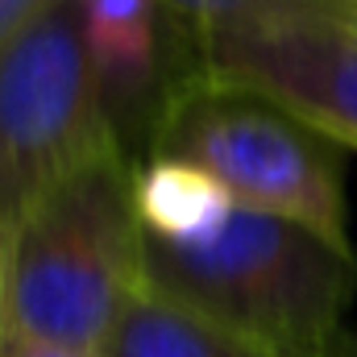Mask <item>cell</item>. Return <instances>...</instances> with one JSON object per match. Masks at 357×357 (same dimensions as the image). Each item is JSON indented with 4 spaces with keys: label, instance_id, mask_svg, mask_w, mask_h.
<instances>
[{
    "label": "cell",
    "instance_id": "3",
    "mask_svg": "<svg viewBox=\"0 0 357 357\" xmlns=\"http://www.w3.org/2000/svg\"><path fill=\"white\" fill-rule=\"evenodd\" d=\"M150 158L183 162L229 191L233 204L295 220L354 250L341 146L262 91L187 67L154 108Z\"/></svg>",
    "mask_w": 357,
    "mask_h": 357
},
{
    "label": "cell",
    "instance_id": "6",
    "mask_svg": "<svg viewBox=\"0 0 357 357\" xmlns=\"http://www.w3.org/2000/svg\"><path fill=\"white\" fill-rule=\"evenodd\" d=\"M96 357H270L250 341L183 312L175 303L150 295L146 287L125 303L108 341Z\"/></svg>",
    "mask_w": 357,
    "mask_h": 357
},
{
    "label": "cell",
    "instance_id": "4",
    "mask_svg": "<svg viewBox=\"0 0 357 357\" xmlns=\"http://www.w3.org/2000/svg\"><path fill=\"white\" fill-rule=\"evenodd\" d=\"M116 150L79 0H59L0 54V254L50 191Z\"/></svg>",
    "mask_w": 357,
    "mask_h": 357
},
{
    "label": "cell",
    "instance_id": "10",
    "mask_svg": "<svg viewBox=\"0 0 357 357\" xmlns=\"http://www.w3.org/2000/svg\"><path fill=\"white\" fill-rule=\"evenodd\" d=\"M0 357H88V354L50 349V345H33V341H21V337H4V333H0Z\"/></svg>",
    "mask_w": 357,
    "mask_h": 357
},
{
    "label": "cell",
    "instance_id": "8",
    "mask_svg": "<svg viewBox=\"0 0 357 357\" xmlns=\"http://www.w3.org/2000/svg\"><path fill=\"white\" fill-rule=\"evenodd\" d=\"M154 4L183 33L250 29V25L324 13V8H357V0H154Z\"/></svg>",
    "mask_w": 357,
    "mask_h": 357
},
{
    "label": "cell",
    "instance_id": "1",
    "mask_svg": "<svg viewBox=\"0 0 357 357\" xmlns=\"http://www.w3.org/2000/svg\"><path fill=\"white\" fill-rule=\"evenodd\" d=\"M142 287L270 357H316L345 337L357 254L295 220L233 204L191 241L142 233Z\"/></svg>",
    "mask_w": 357,
    "mask_h": 357
},
{
    "label": "cell",
    "instance_id": "5",
    "mask_svg": "<svg viewBox=\"0 0 357 357\" xmlns=\"http://www.w3.org/2000/svg\"><path fill=\"white\" fill-rule=\"evenodd\" d=\"M183 38L191 71L262 91L333 146L357 150V8Z\"/></svg>",
    "mask_w": 357,
    "mask_h": 357
},
{
    "label": "cell",
    "instance_id": "2",
    "mask_svg": "<svg viewBox=\"0 0 357 357\" xmlns=\"http://www.w3.org/2000/svg\"><path fill=\"white\" fill-rule=\"evenodd\" d=\"M133 167L108 154L50 191L0 254V333L96 357L142 291Z\"/></svg>",
    "mask_w": 357,
    "mask_h": 357
},
{
    "label": "cell",
    "instance_id": "7",
    "mask_svg": "<svg viewBox=\"0 0 357 357\" xmlns=\"http://www.w3.org/2000/svg\"><path fill=\"white\" fill-rule=\"evenodd\" d=\"M133 191H137L142 233L162 237V241L204 237L233 208L229 191H220L208 175H199L183 162H171V158H150L133 175Z\"/></svg>",
    "mask_w": 357,
    "mask_h": 357
},
{
    "label": "cell",
    "instance_id": "9",
    "mask_svg": "<svg viewBox=\"0 0 357 357\" xmlns=\"http://www.w3.org/2000/svg\"><path fill=\"white\" fill-rule=\"evenodd\" d=\"M54 4H59V0H0V54H4L17 38H25Z\"/></svg>",
    "mask_w": 357,
    "mask_h": 357
},
{
    "label": "cell",
    "instance_id": "11",
    "mask_svg": "<svg viewBox=\"0 0 357 357\" xmlns=\"http://www.w3.org/2000/svg\"><path fill=\"white\" fill-rule=\"evenodd\" d=\"M316 357H357V337L354 333H345L341 341H333L324 354H316Z\"/></svg>",
    "mask_w": 357,
    "mask_h": 357
}]
</instances>
